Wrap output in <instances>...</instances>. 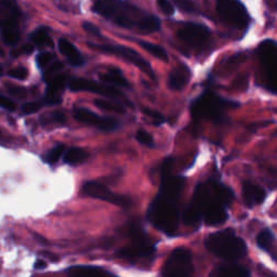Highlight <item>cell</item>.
Here are the masks:
<instances>
[{
	"mask_svg": "<svg viewBox=\"0 0 277 277\" xmlns=\"http://www.w3.org/2000/svg\"><path fill=\"white\" fill-rule=\"evenodd\" d=\"M69 277H111L106 271L96 267H73L68 270Z\"/></svg>",
	"mask_w": 277,
	"mask_h": 277,
	"instance_id": "obj_22",
	"label": "cell"
},
{
	"mask_svg": "<svg viewBox=\"0 0 277 277\" xmlns=\"http://www.w3.org/2000/svg\"><path fill=\"white\" fill-rule=\"evenodd\" d=\"M47 91H46V97H45V103L48 105H55L60 103L62 100L60 97L61 91H63L67 84V78L65 75L61 74H55L52 77L47 79Z\"/></svg>",
	"mask_w": 277,
	"mask_h": 277,
	"instance_id": "obj_16",
	"label": "cell"
},
{
	"mask_svg": "<svg viewBox=\"0 0 277 277\" xmlns=\"http://www.w3.org/2000/svg\"><path fill=\"white\" fill-rule=\"evenodd\" d=\"M0 106L7 111H14L16 109V105L12 100H10L9 98L2 97V96H0Z\"/></svg>",
	"mask_w": 277,
	"mask_h": 277,
	"instance_id": "obj_37",
	"label": "cell"
},
{
	"mask_svg": "<svg viewBox=\"0 0 277 277\" xmlns=\"http://www.w3.org/2000/svg\"><path fill=\"white\" fill-rule=\"evenodd\" d=\"M237 102L228 101L214 91L207 90L191 104V114L195 120H211L220 122L225 118L228 110L236 109Z\"/></svg>",
	"mask_w": 277,
	"mask_h": 277,
	"instance_id": "obj_4",
	"label": "cell"
},
{
	"mask_svg": "<svg viewBox=\"0 0 277 277\" xmlns=\"http://www.w3.org/2000/svg\"><path fill=\"white\" fill-rule=\"evenodd\" d=\"M233 199V191L222 182L215 179L202 182L194 191L183 221L190 226H198L203 221L210 226L223 224L228 218L227 209Z\"/></svg>",
	"mask_w": 277,
	"mask_h": 277,
	"instance_id": "obj_2",
	"label": "cell"
},
{
	"mask_svg": "<svg viewBox=\"0 0 277 277\" xmlns=\"http://www.w3.org/2000/svg\"><path fill=\"white\" fill-rule=\"evenodd\" d=\"M101 79L113 87H121V88H129L130 84L127 80V78L123 76L122 72L119 68H109L105 73L100 75Z\"/></svg>",
	"mask_w": 277,
	"mask_h": 277,
	"instance_id": "obj_21",
	"label": "cell"
},
{
	"mask_svg": "<svg viewBox=\"0 0 277 277\" xmlns=\"http://www.w3.org/2000/svg\"><path fill=\"white\" fill-rule=\"evenodd\" d=\"M273 240H274L273 233L269 231V229H263L262 232L258 234L257 245L260 249L264 251H270V249L272 248Z\"/></svg>",
	"mask_w": 277,
	"mask_h": 277,
	"instance_id": "obj_26",
	"label": "cell"
},
{
	"mask_svg": "<svg viewBox=\"0 0 277 277\" xmlns=\"http://www.w3.org/2000/svg\"><path fill=\"white\" fill-rule=\"evenodd\" d=\"M257 55L265 87L277 94V41L272 39L262 41L257 48Z\"/></svg>",
	"mask_w": 277,
	"mask_h": 277,
	"instance_id": "obj_8",
	"label": "cell"
},
{
	"mask_svg": "<svg viewBox=\"0 0 277 277\" xmlns=\"http://www.w3.org/2000/svg\"><path fill=\"white\" fill-rule=\"evenodd\" d=\"M21 12L15 0H0V35L3 43L15 46L21 37Z\"/></svg>",
	"mask_w": 277,
	"mask_h": 277,
	"instance_id": "obj_7",
	"label": "cell"
},
{
	"mask_svg": "<svg viewBox=\"0 0 277 277\" xmlns=\"http://www.w3.org/2000/svg\"><path fill=\"white\" fill-rule=\"evenodd\" d=\"M93 11L116 25L141 34H152L161 28L156 15L127 0H94Z\"/></svg>",
	"mask_w": 277,
	"mask_h": 277,
	"instance_id": "obj_3",
	"label": "cell"
},
{
	"mask_svg": "<svg viewBox=\"0 0 277 277\" xmlns=\"http://www.w3.org/2000/svg\"><path fill=\"white\" fill-rule=\"evenodd\" d=\"M82 27H84V29L87 33L93 35V36H101V31H100L98 26L94 25L91 22H84Z\"/></svg>",
	"mask_w": 277,
	"mask_h": 277,
	"instance_id": "obj_36",
	"label": "cell"
},
{
	"mask_svg": "<svg viewBox=\"0 0 277 277\" xmlns=\"http://www.w3.org/2000/svg\"><path fill=\"white\" fill-rule=\"evenodd\" d=\"M94 104H96L97 108L104 110V111H115V113H125V108H123L121 104L109 101V100L98 99L94 101Z\"/></svg>",
	"mask_w": 277,
	"mask_h": 277,
	"instance_id": "obj_27",
	"label": "cell"
},
{
	"mask_svg": "<svg viewBox=\"0 0 277 277\" xmlns=\"http://www.w3.org/2000/svg\"><path fill=\"white\" fill-rule=\"evenodd\" d=\"M205 245L215 256L229 262L240 260L247 253V245L244 239L231 228L210 234Z\"/></svg>",
	"mask_w": 277,
	"mask_h": 277,
	"instance_id": "obj_5",
	"label": "cell"
},
{
	"mask_svg": "<svg viewBox=\"0 0 277 277\" xmlns=\"http://www.w3.org/2000/svg\"><path fill=\"white\" fill-rule=\"evenodd\" d=\"M31 41L36 46L39 47H51L53 41L48 33V29L46 27H39L32 33Z\"/></svg>",
	"mask_w": 277,
	"mask_h": 277,
	"instance_id": "obj_24",
	"label": "cell"
},
{
	"mask_svg": "<svg viewBox=\"0 0 277 277\" xmlns=\"http://www.w3.org/2000/svg\"><path fill=\"white\" fill-rule=\"evenodd\" d=\"M9 76H10V77L14 78V79L24 80V79H26V77L28 76V70L25 67L19 66V67H15L13 69H11L9 72Z\"/></svg>",
	"mask_w": 277,
	"mask_h": 277,
	"instance_id": "obj_32",
	"label": "cell"
},
{
	"mask_svg": "<svg viewBox=\"0 0 277 277\" xmlns=\"http://www.w3.org/2000/svg\"><path fill=\"white\" fill-rule=\"evenodd\" d=\"M184 183L183 176L173 173L172 158L165 159L162 164L159 191L147 210V219L168 236H174L178 233L179 199Z\"/></svg>",
	"mask_w": 277,
	"mask_h": 277,
	"instance_id": "obj_1",
	"label": "cell"
},
{
	"mask_svg": "<svg viewBox=\"0 0 277 277\" xmlns=\"http://www.w3.org/2000/svg\"><path fill=\"white\" fill-rule=\"evenodd\" d=\"M1 74H2V67L0 66V75H1Z\"/></svg>",
	"mask_w": 277,
	"mask_h": 277,
	"instance_id": "obj_42",
	"label": "cell"
},
{
	"mask_svg": "<svg viewBox=\"0 0 277 277\" xmlns=\"http://www.w3.org/2000/svg\"><path fill=\"white\" fill-rule=\"evenodd\" d=\"M217 12L226 25L245 29L249 25L250 16L240 0H217Z\"/></svg>",
	"mask_w": 277,
	"mask_h": 277,
	"instance_id": "obj_9",
	"label": "cell"
},
{
	"mask_svg": "<svg viewBox=\"0 0 277 277\" xmlns=\"http://www.w3.org/2000/svg\"><path fill=\"white\" fill-rule=\"evenodd\" d=\"M3 55H4L3 49L1 48V46H0V56H3Z\"/></svg>",
	"mask_w": 277,
	"mask_h": 277,
	"instance_id": "obj_41",
	"label": "cell"
},
{
	"mask_svg": "<svg viewBox=\"0 0 277 277\" xmlns=\"http://www.w3.org/2000/svg\"><path fill=\"white\" fill-rule=\"evenodd\" d=\"M69 89L72 91H88L92 93L100 94L110 99H120L123 98L122 93L117 90L113 86H108L99 84L97 81L84 79V78H73L68 82Z\"/></svg>",
	"mask_w": 277,
	"mask_h": 277,
	"instance_id": "obj_14",
	"label": "cell"
},
{
	"mask_svg": "<svg viewBox=\"0 0 277 277\" xmlns=\"http://www.w3.org/2000/svg\"><path fill=\"white\" fill-rule=\"evenodd\" d=\"M158 8L162 10V12L167 16H172L175 12L173 4L169 0H156Z\"/></svg>",
	"mask_w": 277,
	"mask_h": 277,
	"instance_id": "obj_29",
	"label": "cell"
},
{
	"mask_svg": "<svg viewBox=\"0 0 277 277\" xmlns=\"http://www.w3.org/2000/svg\"><path fill=\"white\" fill-rule=\"evenodd\" d=\"M210 277H250V272L244 267L229 263L216 268L210 273Z\"/></svg>",
	"mask_w": 277,
	"mask_h": 277,
	"instance_id": "obj_19",
	"label": "cell"
},
{
	"mask_svg": "<svg viewBox=\"0 0 277 277\" xmlns=\"http://www.w3.org/2000/svg\"><path fill=\"white\" fill-rule=\"evenodd\" d=\"M135 139H137L138 142L146 146L154 145V139H153L152 135L145 130H139L137 134H135Z\"/></svg>",
	"mask_w": 277,
	"mask_h": 277,
	"instance_id": "obj_31",
	"label": "cell"
},
{
	"mask_svg": "<svg viewBox=\"0 0 277 277\" xmlns=\"http://www.w3.org/2000/svg\"><path fill=\"white\" fill-rule=\"evenodd\" d=\"M51 117H52V120H55V122H58V123H64L66 120L65 115L61 113V111H55V113L52 114Z\"/></svg>",
	"mask_w": 277,
	"mask_h": 277,
	"instance_id": "obj_39",
	"label": "cell"
},
{
	"mask_svg": "<svg viewBox=\"0 0 277 277\" xmlns=\"http://www.w3.org/2000/svg\"><path fill=\"white\" fill-rule=\"evenodd\" d=\"M37 64L40 68H45L46 66H48L52 61V55L49 52H41L37 55Z\"/></svg>",
	"mask_w": 277,
	"mask_h": 277,
	"instance_id": "obj_33",
	"label": "cell"
},
{
	"mask_svg": "<svg viewBox=\"0 0 277 277\" xmlns=\"http://www.w3.org/2000/svg\"><path fill=\"white\" fill-rule=\"evenodd\" d=\"M74 116L78 121L97 127L101 131H114L119 127V121L117 119L111 118V117H102L87 109H76L74 111Z\"/></svg>",
	"mask_w": 277,
	"mask_h": 277,
	"instance_id": "obj_15",
	"label": "cell"
},
{
	"mask_svg": "<svg viewBox=\"0 0 277 277\" xmlns=\"http://www.w3.org/2000/svg\"><path fill=\"white\" fill-rule=\"evenodd\" d=\"M40 108H41V104L38 102H28V103L23 104L22 111H23V114L31 115V114H34V113H36V111H38L40 110Z\"/></svg>",
	"mask_w": 277,
	"mask_h": 277,
	"instance_id": "obj_34",
	"label": "cell"
},
{
	"mask_svg": "<svg viewBox=\"0 0 277 277\" xmlns=\"http://www.w3.org/2000/svg\"><path fill=\"white\" fill-rule=\"evenodd\" d=\"M58 50L73 66H80L85 63L84 56L80 55L78 49L66 39H60L58 41Z\"/></svg>",
	"mask_w": 277,
	"mask_h": 277,
	"instance_id": "obj_20",
	"label": "cell"
},
{
	"mask_svg": "<svg viewBox=\"0 0 277 277\" xmlns=\"http://www.w3.org/2000/svg\"><path fill=\"white\" fill-rule=\"evenodd\" d=\"M84 193L86 195L104 200V202H109L111 204H114L116 206H119L122 208H127L131 206V200L127 196L119 195L111 192L108 186L100 183L98 181H89L85 183L84 185Z\"/></svg>",
	"mask_w": 277,
	"mask_h": 277,
	"instance_id": "obj_13",
	"label": "cell"
},
{
	"mask_svg": "<svg viewBox=\"0 0 277 277\" xmlns=\"http://www.w3.org/2000/svg\"><path fill=\"white\" fill-rule=\"evenodd\" d=\"M176 37L187 48L193 50L204 49L210 43V29L198 23H185L176 32Z\"/></svg>",
	"mask_w": 277,
	"mask_h": 277,
	"instance_id": "obj_12",
	"label": "cell"
},
{
	"mask_svg": "<svg viewBox=\"0 0 277 277\" xmlns=\"http://www.w3.org/2000/svg\"><path fill=\"white\" fill-rule=\"evenodd\" d=\"M143 113L147 117H149V118L152 119L153 123H154L155 126H161V125H163V123L165 122V117L161 113H158V111H153V110H150V109H145V110H143Z\"/></svg>",
	"mask_w": 277,
	"mask_h": 277,
	"instance_id": "obj_30",
	"label": "cell"
},
{
	"mask_svg": "<svg viewBox=\"0 0 277 277\" xmlns=\"http://www.w3.org/2000/svg\"><path fill=\"white\" fill-rule=\"evenodd\" d=\"M34 268L36 270H44L47 268V263L44 260H37L34 265Z\"/></svg>",
	"mask_w": 277,
	"mask_h": 277,
	"instance_id": "obj_40",
	"label": "cell"
},
{
	"mask_svg": "<svg viewBox=\"0 0 277 277\" xmlns=\"http://www.w3.org/2000/svg\"><path fill=\"white\" fill-rule=\"evenodd\" d=\"M137 41L144 50L151 53L153 56H155L156 58H159V60L164 61V62L168 61V55H167L166 50H165L163 47L157 46L152 43H147V41H143V40H137Z\"/></svg>",
	"mask_w": 277,
	"mask_h": 277,
	"instance_id": "obj_25",
	"label": "cell"
},
{
	"mask_svg": "<svg viewBox=\"0 0 277 277\" xmlns=\"http://www.w3.org/2000/svg\"><path fill=\"white\" fill-rule=\"evenodd\" d=\"M89 157V154L79 147H70L64 153V162L69 165H78L84 163Z\"/></svg>",
	"mask_w": 277,
	"mask_h": 277,
	"instance_id": "obj_23",
	"label": "cell"
},
{
	"mask_svg": "<svg viewBox=\"0 0 277 277\" xmlns=\"http://www.w3.org/2000/svg\"><path fill=\"white\" fill-rule=\"evenodd\" d=\"M191 79V70L184 64L174 67L168 77V87L170 89L179 91L188 84Z\"/></svg>",
	"mask_w": 277,
	"mask_h": 277,
	"instance_id": "obj_18",
	"label": "cell"
},
{
	"mask_svg": "<svg viewBox=\"0 0 277 277\" xmlns=\"http://www.w3.org/2000/svg\"><path fill=\"white\" fill-rule=\"evenodd\" d=\"M267 197L264 188L260 185L253 184L251 182H245L243 184V198L247 207L252 208L260 205Z\"/></svg>",
	"mask_w": 277,
	"mask_h": 277,
	"instance_id": "obj_17",
	"label": "cell"
},
{
	"mask_svg": "<svg viewBox=\"0 0 277 277\" xmlns=\"http://www.w3.org/2000/svg\"><path fill=\"white\" fill-rule=\"evenodd\" d=\"M65 152V145L64 144H58L56 145L55 149H52L48 154L46 155L45 159L48 164H55L58 162V159L61 158V156Z\"/></svg>",
	"mask_w": 277,
	"mask_h": 277,
	"instance_id": "obj_28",
	"label": "cell"
},
{
	"mask_svg": "<svg viewBox=\"0 0 277 277\" xmlns=\"http://www.w3.org/2000/svg\"><path fill=\"white\" fill-rule=\"evenodd\" d=\"M129 237L130 243L125 248L117 252V257L127 261H139L144 259H151L155 255L156 247L151 237L147 235L139 223L132 222L129 225Z\"/></svg>",
	"mask_w": 277,
	"mask_h": 277,
	"instance_id": "obj_6",
	"label": "cell"
},
{
	"mask_svg": "<svg viewBox=\"0 0 277 277\" xmlns=\"http://www.w3.org/2000/svg\"><path fill=\"white\" fill-rule=\"evenodd\" d=\"M8 91L12 94L14 97L17 98H24L25 94H26V90L24 88L19 87V86H8Z\"/></svg>",
	"mask_w": 277,
	"mask_h": 277,
	"instance_id": "obj_38",
	"label": "cell"
},
{
	"mask_svg": "<svg viewBox=\"0 0 277 277\" xmlns=\"http://www.w3.org/2000/svg\"><path fill=\"white\" fill-rule=\"evenodd\" d=\"M194 265L190 250L185 248L174 249L164 264V277H193Z\"/></svg>",
	"mask_w": 277,
	"mask_h": 277,
	"instance_id": "obj_10",
	"label": "cell"
},
{
	"mask_svg": "<svg viewBox=\"0 0 277 277\" xmlns=\"http://www.w3.org/2000/svg\"><path fill=\"white\" fill-rule=\"evenodd\" d=\"M173 1L183 12H193L194 11L193 0H173Z\"/></svg>",
	"mask_w": 277,
	"mask_h": 277,
	"instance_id": "obj_35",
	"label": "cell"
},
{
	"mask_svg": "<svg viewBox=\"0 0 277 277\" xmlns=\"http://www.w3.org/2000/svg\"><path fill=\"white\" fill-rule=\"evenodd\" d=\"M89 46L93 49H97L103 53H110V55H116V56L122 58V60L133 64V65L137 66L140 70H142L144 74L150 76L152 79H154V80L156 79L155 73H154V70H153L151 64L133 49L128 48V47H125V46H118V45L116 46V45H108V44L96 45V44L90 43Z\"/></svg>",
	"mask_w": 277,
	"mask_h": 277,
	"instance_id": "obj_11",
	"label": "cell"
}]
</instances>
